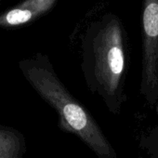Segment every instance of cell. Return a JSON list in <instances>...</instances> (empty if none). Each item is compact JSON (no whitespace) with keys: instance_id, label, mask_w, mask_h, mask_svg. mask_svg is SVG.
<instances>
[{"instance_id":"cell-1","label":"cell","mask_w":158,"mask_h":158,"mask_svg":"<svg viewBox=\"0 0 158 158\" xmlns=\"http://www.w3.org/2000/svg\"><path fill=\"white\" fill-rule=\"evenodd\" d=\"M127 64L128 45L121 19L107 12L91 22L81 39V69L89 89L113 112L126 101Z\"/></svg>"},{"instance_id":"cell-2","label":"cell","mask_w":158,"mask_h":158,"mask_svg":"<svg viewBox=\"0 0 158 158\" xmlns=\"http://www.w3.org/2000/svg\"><path fill=\"white\" fill-rule=\"evenodd\" d=\"M23 72L36 92L57 111L62 129L80 138L101 158H115L97 122L60 81L47 57L38 56L24 66Z\"/></svg>"},{"instance_id":"cell-3","label":"cell","mask_w":158,"mask_h":158,"mask_svg":"<svg viewBox=\"0 0 158 158\" xmlns=\"http://www.w3.org/2000/svg\"><path fill=\"white\" fill-rule=\"evenodd\" d=\"M140 92L151 103L158 100V0H142Z\"/></svg>"},{"instance_id":"cell-4","label":"cell","mask_w":158,"mask_h":158,"mask_svg":"<svg viewBox=\"0 0 158 158\" xmlns=\"http://www.w3.org/2000/svg\"><path fill=\"white\" fill-rule=\"evenodd\" d=\"M58 0H25L0 16V25L19 26L41 17L56 5Z\"/></svg>"}]
</instances>
